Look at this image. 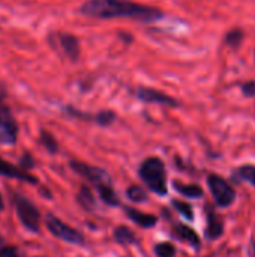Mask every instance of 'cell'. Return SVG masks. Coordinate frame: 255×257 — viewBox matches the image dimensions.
<instances>
[{"label":"cell","instance_id":"5","mask_svg":"<svg viewBox=\"0 0 255 257\" xmlns=\"http://www.w3.org/2000/svg\"><path fill=\"white\" fill-rule=\"evenodd\" d=\"M207 187L209 191L213 197V202L218 208H230L234 202H236V190L231 187V184L224 179L222 176L216 175V173H210L207 175Z\"/></svg>","mask_w":255,"mask_h":257},{"label":"cell","instance_id":"19","mask_svg":"<svg viewBox=\"0 0 255 257\" xmlns=\"http://www.w3.org/2000/svg\"><path fill=\"white\" fill-rule=\"evenodd\" d=\"M126 196L131 202H135V203H143L149 199L146 190L140 185H131L128 190H126Z\"/></svg>","mask_w":255,"mask_h":257},{"label":"cell","instance_id":"24","mask_svg":"<svg viewBox=\"0 0 255 257\" xmlns=\"http://www.w3.org/2000/svg\"><path fill=\"white\" fill-rule=\"evenodd\" d=\"M93 119H95V122L96 123H99V125H110V123H113L114 122V119H116V114H114V111H110V110H102V111H99L96 116H93Z\"/></svg>","mask_w":255,"mask_h":257},{"label":"cell","instance_id":"18","mask_svg":"<svg viewBox=\"0 0 255 257\" xmlns=\"http://www.w3.org/2000/svg\"><path fill=\"white\" fill-rule=\"evenodd\" d=\"M171 206L186 220V221H194V218H195V215H194V208L188 203V202H183V200H177V199H174V200H171Z\"/></svg>","mask_w":255,"mask_h":257},{"label":"cell","instance_id":"12","mask_svg":"<svg viewBox=\"0 0 255 257\" xmlns=\"http://www.w3.org/2000/svg\"><path fill=\"white\" fill-rule=\"evenodd\" d=\"M0 176L9 178V179H17V181H21V182L33 184V185L38 184V179L33 175H30L29 172H26V170H23L20 167L12 166L11 163L5 161L3 158H0Z\"/></svg>","mask_w":255,"mask_h":257},{"label":"cell","instance_id":"6","mask_svg":"<svg viewBox=\"0 0 255 257\" xmlns=\"http://www.w3.org/2000/svg\"><path fill=\"white\" fill-rule=\"evenodd\" d=\"M45 226L53 233V236H56L57 239H60L66 244H72V245L84 244V236L80 230L66 224L65 221H62L60 218H57L53 214L45 215Z\"/></svg>","mask_w":255,"mask_h":257},{"label":"cell","instance_id":"20","mask_svg":"<svg viewBox=\"0 0 255 257\" xmlns=\"http://www.w3.org/2000/svg\"><path fill=\"white\" fill-rule=\"evenodd\" d=\"M0 257H24V254L18 247L8 244L0 235Z\"/></svg>","mask_w":255,"mask_h":257},{"label":"cell","instance_id":"21","mask_svg":"<svg viewBox=\"0 0 255 257\" xmlns=\"http://www.w3.org/2000/svg\"><path fill=\"white\" fill-rule=\"evenodd\" d=\"M153 251L158 257H174L177 253L174 244H171V242H159L155 245Z\"/></svg>","mask_w":255,"mask_h":257},{"label":"cell","instance_id":"10","mask_svg":"<svg viewBox=\"0 0 255 257\" xmlns=\"http://www.w3.org/2000/svg\"><path fill=\"white\" fill-rule=\"evenodd\" d=\"M135 96L144 102H150V104H159V105H168V107H177L179 102L171 98L170 95L159 92L156 89L152 87H138L135 90Z\"/></svg>","mask_w":255,"mask_h":257},{"label":"cell","instance_id":"22","mask_svg":"<svg viewBox=\"0 0 255 257\" xmlns=\"http://www.w3.org/2000/svg\"><path fill=\"white\" fill-rule=\"evenodd\" d=\"M243 41V32L240 29H233L225 35V44L231 48H239Z\"/></svg>","mask_w":255,"mask_h":257},{"label":"cell","instance_id":"3","mask_svg":"<svg viewBox=\"0 0 255 257\" xmlns=\"http://www.w3.org/2000/svg\"><path fill=\"white\" fill-rule=\"evenodd\" d=\"M138 175L144 185L155 194L165 197L168 194V181H167V169L161 158L149 157L146 158L140 169Z\"/></svg>","mask_w":255,"mask_h":257},{"label":"cell","instance_id":"16","mask_svg":"<svg viewBox=\"0 0 255 257\" xmlns=\"http://www.w3.org/2000/svg\"><path fill=\"white\" fill-rule=\"evenodd\" d=\"M114 241L120 245H132V244H137L138 239H137V235L126 226H117L114 229Z\"/></svg>","mask_w":255,"mask_h":257},{"label":"cell","instance_id":"11","mask_svg":"<svg viewBox=\"0 0 255 257\" xmlns=\"http://www.w3.org/2000/svg\"><path fill=\"white\" fill-rule=\"evenodd\" d=\"M171 235H173L176 239L189 244V245H191L192 248H195V250H200V247H201L200 235H198L191 226H188V224L177 223V221L173 223V226H171Z\"/></svg>","mask_w":255,"mask_h":257},{"label":"cell","instance_id":"13","mask_svg":"<svg viewBox=\"0 0 255 257\" xmlns=\"http://www.w3.org/2000/svg\"><path fill=\"white\" fill-rule=\"evenodd\" d=\"M125 214L126 217L135 223L137 226L143 227V229H152L158 224V217L156 215H152V214H146V212H141L138 209H134V208H125Z\"/></svg>","mask_w":255,"mask_h":257},{"label":"cell","instance_id":"15","mask_svg":"<svg viewBox=\"0 0 255 257\" xmlns=\"http://www.w3.org/2000/svg\"><path fill=\"white\" fill-rule=\"evenodd\" d=\"M231 179L234 182H246L255 188V166L254 164H243V166L237 167L236 170H233Z\"/></svg>","mask_w":255,"mask_h":257},{"label":"cell","instance_id":"7","mask_svg":"<svg viewBox=\"0 0 255 257\" xmlns=\"http://www.w3.org/2000/svg\"><path fill=\"white\" fill-rule=\"evenodd\" d=\"M18 139V125L11 108L0 96V145L14 146Z\"/></svg>","mask_w":255,"mask_h":257},{"label":"cell","instance_id":"8","mask_svg":"<svg viewBox=\"0 0 255 257\" xmlns=\"http://www.w3.org/2000/svg\"><path fill=\"white\" fill-rule=\"evenodd\" d=\"M204 215H206V229H204V236L207 241H216L224 235L225 224L224 218L216 212L215 206L210 203L204 205Z\"/></svg>","mask_w":255,"mask_h":257},{"label":"cell","instance_id":"27","mask_svg":"<svg viewBox=\"0 0 255 257\" xmlns=\"http://www.w3.org/2000/svg\"><path fill=\"white\" fill-rule=\"evenodd\" d=\"M3 209H5V202H3V197L0 194V211H3Z\"/></svg>","mask_w":255,"mask_h":257},{"label":"cell","instance_id":"17","mask_svg":"<svg viewBox=\"0 0 255 257\" xmlns=\"http://www.w3.org/2000/svg\"><path fill=\"white\" fill-rule=\"evenodd\" d=\"M77 202L81 205L83 209H86L89 212L96 209V199H95V196L89 187H83L80 190V193L77 194Z\"/></svg>","mask_w":255,"mask_h":257},{"label":"cell","instance_id":"23","mask_svg":"<svg viewBox=\"0 0 255 257\" xmlns=\"http://www.w3.org/2000/svg\"><path fill=\"white\" fill-rule=\"evenodd\" d=\"M39 140H41V143H42V146L50 152V154H56L57 152V149H59V145H57V142H56V139L53 137V134H50L48 131H42L41 133V137H39Z\"/></svg>","mask_w":255,"mask_h":257},{"label":"cell","instance_id":"2","mask_svg":"<svg viewBox=\"0 0 255 257\" xmlns=\"http://www.w3.org/2000/svg\"><path fill=\"white\" fill-rule=\"evenodd\" d=\"M71 167L80 176L86 178L90 184L95 185V188H96V191L99 194V199L105 205L113 206V208L120 205L119 196L113 188L110 175L105 170H102L99 167H95V166H89L86 163H80V161H71Z\"/></svg>","mask_w":255,"mask_h":257},{"label":"cell","instance_id":"1","mask_svg":"<svg viewBox=\"0 0 255 257\" xmlns=\"http://www.w3.org/2000/svg\"><path fill=\"white\" fill-rule=\"evenodd\" d=\"M80 12L95 18H135L143 21L162 17L159 9L129 0H89L80 8Z\"/></svg>","mask_w":255,"mask_h":257},{"label":"cell","instance_id":"4","mask_svg":"<svg viewBox=\"0 0 255 257\" xmlns=\"http://www.w3.org/2000/svg\"><path fill=\"white\" fill-rule=\"evenodd\" d=\"M11 196H12V203L15 206L17 217L21 221L23 227L32 233H38L41 229L39 209L26 196H23L20 193H11Z\"/></svg>","mask_w":255,"mask_h":257},{"label":"cell","instance_id":"9","mask_svg":"<svg viewBox=\"0 0 255 257\" xmlns=\"http://www.w3.org/2000/svg\"><path fill=\"white\" fill-rule=\"evenodd\" d=\"M51 42L56 48L62 50V54L69 57L71 60H75L80 54V42L77 36L69 35V33H57L53 35Z\"/></svg>","mask_w":255,"mask_h":257},{"label":"cell","instance_id":"26","mask_svg":"<svg viewBox=\"0 0 255 257\" xmlns=\"http://www.w3.org/2000/svg\"><path fill=\"white\" fill-rule=\"evenodd\" d=\"M21 167L20 169H23V170H26L27 172V169H32L33 167V160H32V157L29 155V154H26L23 158H21V164H20Z\"/></svg>","mask_w":255,"mask_h":257},{"label":"cell","instance_id":"14","mask_svg":"<svg viewBox=\"0 0 255 257\" xmlns=\"http://www.w3.org/2000/svg\"><path fill=\"white\" fill-rule=\"evenodd\" d=\"M173 188L186 199H201L204 196L203 188L197 184H182L179 181H174Z\"/></svg>","mask_w":255,"mask_h":257},{"label":"cell","instance_id":"25","mask_svg":"<svg viewBox=\"0 0 255 257\" xmlns=\"http://www.w3.org/2000/svg\"><path fill=\"white\" fill-rule=\"evenodd\" d=\"M242 93L248 98H255V81L251 80V81H246L242 84Z\"/></svg>","mask_w":255,"mask_h":257}]
</instances>
